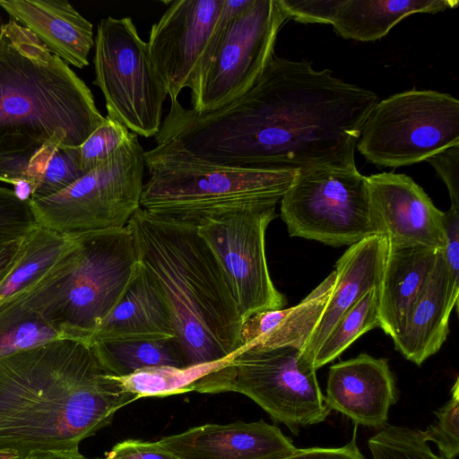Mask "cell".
<instances>
[{
    "mask_svg": "<svg viewBox=\"0 0 459 459\" xmlns=\"http://www.w3.org/2000/svg\"><path fill=\"white\" fill-rule=\"evenodd\" d=\"M458 305L452 299L443 254L434 271L391 337L405 359L420 366L437 353L449 333V317Z\"/></svg>",
    "mask_w": 459,
    "mask_h": 459,
    "instance_id": "cell-21",
    "label": "cell"
},
{
    "mask_svg": "<svg viewBox=\"0 0 459 459\" xmlns=\"http://www.w3.org/2000/svg\"><path fill=\"white\" fill-rule=\"evenodd\" d=\"M459 145V100L432 90H410L377 100L356 147L379 167L410 166Z\"/></svg>",
    "mask_w": 459,
    "mask_h": 459,
    "instance_id": "cell-10",
    "label": "cell"
},
{
    "mask_svg": "<svg viewBox=\"0 0 459 459\" xmlns=\"http://www.w3.org/2000/svg\"><path fill=\"white\" fill-rule=\"evenodd\" d=\"M446 246L443 256L448 276V289L452 299H459V208L451 206L444 212Z\"/></svg>",
    "mask_w": 459,
    "mask_h": 459,
    "instance_id": "cell-36",
    "label": "cell"
},
{
    "mask_svg": "<svg viewBox=\"0 0 459 459\" xmlns=\"http://www.w3.org/2000/svg\"><path fill=\"white\" fill-rule=\"evenodd\" d=\"M71 236L72 251L44 288V315L65 338L89 342L138 273L140 253L128 223Z\"/></svg>",
    "mask_w": 459,
    "mask_h": 459,
    "instance_id": "cell-5",
    "label": "cell"
},
{
    "mask_svg": "<svg viewBox=\"0 0 459 459\" xmlns=\"http://www.w3.org/2000/svg\"><path fill=\"white\" fill-rule=\"evenodd\" d=\"M276 204L214 212L197 223L232 290L240 316L283 308L286 299L274 286L265 255V231Z\"/></svg>",
    "mask_w": 459,
    "mask_h": 459,
    "instance_id": "cell-13",
    "label": "cell"
},
{
    "mask_svg": "<svg viewBox=\"0 0 459 459\" xmlns=\"http://www.w3.org/2000/svg\"><path fill=\"white\" fill-rule=\"evenodd\" d=\"M451 398L437 412L436 421L424 430L428 442H434L443 459H455L459 454V381L456 378Z\"/></svg>",
    "mask_w": 459,
    "mask_h": 459,
    "instance_id": "cell-34",
    "label": "cell"
},
{
    "mask_svg": "<svg viewBox=\"0 0 459 459\" xmlns=\"http://www.w3.org/2000/svg\"><path fill=\"white\" fill-rule=\"evenodd\" d=\"M150 178L141 208L197 226L204 216L259 204H277L298 170L239 168L169 153H143Z\"/></svg>",
    "mask_w": 459,
    "mask_h": 459,
    "instance_id": "cell-6",
    "label": "cell"
},
{
    "mask_svg": "<svg viewBox=\"0 0 459 459\" xmlns=\"http://www.w3.org/2000/svg\"><path fill=\"white\" fill-rule=\"evenodd\" d=\"M387 249L386 238L376 234L350 246L338 259L332 292L299 357L305 368L314 369L315 354L333 325L363 295L379 286Z\"/></svg>",
    "mask_w": 459,
    "mask_h": 459,
    "instance_id": "cell-18",
    "label": "cell"
},
{
    "mask_svg": "<svg viewBox=\"0 0 459 459\" xmlns=\"http://www.w3.org/2000/svg\"><path fill=\"white\" fill-rule=\"evenodd\" d=\"M86 83L26 28L0 27V138L63 137L80 146L104 121Z\"/></svg>",
    "mask_w": 459,
    "mask_h": 459,
    "instance_id": "cell-4",
    "label": "cell"
},
{
    "mask_svg": "<svg viewBox=\"0 0 459 459\" xmlns=\"http://www.w3.org/2000/svg\"><path fill=\"white\" fill-rule=\"evenodd\" d=\"M366 178L374 221L388 244L444 249V212L411 177L384 172Z\"/></svg>",
    "mask_w": 459,
    "mask_h": 459,
    "instance_id": "cell-15",
    "label": "cell"
},
{
    "mask_svg": "<svg viewBox=\"0 0 459 459\" xmlns=\"http://www.w3.org/2000/svg\"><path fill=\"white\" fill-rule=\"evenodd\" d=\"M158 443L178 459H282L297 450L278 427L263 420L204 424Z\"/></svg>",
    "mask_w": 459,
    "mask_h": 459,
    "instance_id": "cell-16",
    "label": "cell"
},
{
    "mask_svg": "<svg viewBox=\"0 0 459 459\" xmlns=\"http://www.w3.org/2000/svg\"><path fill=\"white\" fill-rule=\"evenodd\" d=\"M229 357L185 368L150 367L125 377H114L123 391L134 394L138 399L180 394L195 391L196 384L209 373L222 367Z\"/></svg>",
    "mask_w": 459,
    "mask_h": 459,
    "instance_id": "cell-29",
    "label": "cell"
},
{
    "mask_svg": "<svg viewBox=\"0 0 459 459\" xmlns=\"http://www.w3.org/2000/svg\"><path fill=\"white\" fill-rule=\"evenodd\" d=\"M0 27H1V23H0Z\"/></svg>",
    "mask_w": 459,
    "mask_h": 459,
    "instance_id": "cell-44",
    "label": "cell"
},
{
    "mask_svg": "<svg viewBox=\"0 0 459 459\" xmlns=\"http://www.w3.org/2000/svg\"><path fill=\"white\" fill-rule=\"evenodd\" d=\"M325 403L354 424L382 429L390 407L396 402V388L388 360L361 353L340 361L328 371Z\"/></svg>",
    "mask_w": 459,
    "mask_h": 459,
    "instance_id": "cell-17",
    "label": "cell"
},
{
    "mask_svg": "<svg viewBox=\"0 0 459 459\" xmlns=\"http://www.w3.org/2000/svg\"><path fill=\"white\" fill-rule=\"evenodd\" d=\"M282 459H364L356 442V431L351 440L343 446L333 448H301Z\"/></svg>",
    "mask_w": 459,
    "mask_h": 459,
    "instance_id": "cell-40",
    "label": "cell"
},
{
    "mask_svg": "<svg viewBox=\"0 0 459 459\" xmlns=\"http://www.w3.org/2000/svg\"><path fill=\"white\" fill-rule=\"evenodd\" d=\"M137 396L85 341L60 338L0 359V453L79 450Z\"/></svg>",
    "mask_w": 459,
    "mask_h": 459,
    "instance_id": "cell-2",
    "label": "cell"
},
{
    "mask_svg": "<svg viewBox=\"0 0 459 459\" xmlns=\"http://www.w3.org/2000/svg\"><path fill=\"white\" fill-rule=\"evenodd\" d=\"M128 224L141 264L169 307L186 366L218 361L238 350L242 318L229 281L197 226L143 208Z\"/></svg>",
    "mask_w": 459,
    "mask_h": 459,
    "instance_id": "cell-3",
    "label": "cell"
},
{
    "mask_svg": "<svg viewBox=\"0 0 459 459\" xmlns=\"http://www.w3.org/2000/svg\"><path fill=\"white\" fill-rule=\"evenodd\" d=\"M376 327H380L378 287L368 290L337 321L316 351L312 368L316 370L333 361Z\"/></svg>",
    "mask_w": 459,
    "mask_h": 459,
    "instance_id": "cell-30",
    "label": "cell"
},
{
    "mask_svg": "<svg viewBox=\"0 0 459 459\" xmlns=\"http://www.w3.org/2000/svg\"><path fill=\"white\" fill-rule=\"evenodd\" d=\"M368 445L373 459H443L432 452L419 429L387 425Z\"/></svg>",
    "mask_w": 459,
    "mask_h": 459,
    "instance_id": "cell-31",
    "label": "cell"
},
{
    "mask_svg": "<svg viewBox=\"0 0 459 459\" xmlns=\"http://www.w3.org/2000/svg\"><path fill=\"white\" fill-rule=\"evenodd\" d=\"M152 25L148 53L170 101L191 89L206 63L221 25L224 0H176Z\"/></svg>",
    "mask_w": 459,
    "mask_h": 459,
    "instance_id": "cell-14",
    "label": "cell"
},
{
    "mask_svg": "<svg viewBox=\"0 0 459 459\" xmlns=\"http://www.w3.org/2000/svg\"><path fill=\"white\" fill-rule=\"evenodd\" d=\"M174 337L176 329L167 301L141 264L129 289L95 329L89 342L152 341Z\"/></svg>",
    "mask_w": 459,
    "mask_h": 459,
    "instance_id": "cell-20",
    "label": "cell"
},
{
    "mask_svg": "<svg viewBox=\"0 0 459 459\" xmlns=\"http://www.w3.org/2000/svg\"><path fill=\"white\" fill-rule=\"evenodd\" d=\"M93 64V84L104 96L107 117L135 134L155 136L168 92L152 67L147 42L130 17L100 21Z\"/></svg>",
    "mask_w": 459,
    "mask_h": 459,
    "instance_id": "cell-12",
    "label": "cell"
},
{
    "mask_svg": "<svg viewBox=\"0 0 459 459\" xmlns=\"http://www.w3.org/2000/svg\"><path fill=\"white\" fill-rule=\"evenodd\" d=\"M137 134L65 189L29 202L39 227L71 236L126 226L141 208L145 161Z\"/></svg>",
    "mask_w": 459,
    "mask_h": 459,
    "instance_id": "cell-9",
    "label": "cell"
},
{
    "mask_svg": "<svg viewBox=\"0 0 459 459\" xmlns=\"http://www.w3.org/2000/svg\"><path fill=\"white\" fill-rule=\"evenodd\" d=\"M74 237L38 227L23 238L21 255L0 283V303L25 291L46 277L69 254Z\"/></svg>",
    "mask_w": 459,
    "mask_h": 459,
    "instance_id": "cell-26",
    "label": "cell"
},
{
    "mask_svg": "<svg viewBox=\"0 0 459 459\" xmlns=\"http://www.w3.org/2000/svg\"><path fill=\"white\" fill-rule=\"evenodd\" d=\"M61 146H67L61 136L49 140L21 135L0 138V181L13 185L16 191L29 189L32 195Z\"/></svg>",
    "mask_w": 459,
    "mask_h": 459,
    "instance_id": "cell-27",
    "label": "cell"
},
{
    "mask_svg": "<svg viewBox=\"0 0 459 459\" xmlns=\"http://www.w3.org/2000/svg\"><path fill=\"white\" fill-rule=\"evenodd\" d=\"M22 241H13L0 245V283L17 263L22 247Z\"/></svg>",
    "mask_w": 459,
    "mask_h": 459,
    "instance_id": "cell-41",
    "label": "cell"
},
{
    "mask_svg": "<svg viewBox=\"0 0 459 459\" xmlns=\"http://www.w3.org/2000/svg\"><path fill=\"white\" fill-rule=\"evenodd\" d=\"M78 147L61 146L56 150L39 186L30 198L55 195L71 186L85 174L80 165Z\"/></svg>",
    "mask_w": 459,
    "mask_h": 459,
    "instance_id": "cell-35",
    "label": "cell"
},
{
    "mask_svg": "<svg viewBox=\"0 0 459 459\" xmlns=\"http://www.w3.org/2000/svg\"><path fill=\"white\" fill-rule=\"evenodd\" d=\"M0 7L68 65H89L93 26L68 1L0 0Z\"/></svg>",
    "mask_w": 459,
    "mask_h": 459,
    "instance_id": "cell-19",
    "label": "cell"
},
{
    "mask_svg": "<svg viewBox=\"0 0 459 459\" xmlns=\"http://www.w3.org/2000/svg\"><path fill=\"white\" fill-rule=\"evenodd\" d=\"M342 0H280L288 17L302 23L333 24Z\"/></svg>",
    "mask_w": 459,
    "mask_h": 459,
    "instance_id": "cell-37",
    "label": "cell"
},
{
    "mask_svg": "<svg viewBox=\"0 0 459 459\" xmlns=\"http://www.w3.org/2000/svg\"><path fill=\"white\" fill-rule=\"evenodd\" d=\"M101 459H178L158 441L126 439L117 443Z\"/></svg>",
    "mask_w": 459,
    "mask_h": 459,
    "instance_id": "cell-39",
    "label": "cell"
},
{
    "mask_svg": "<svg viewBox=\"0 0 459 459\" xmlns=\"http://www.w3.org/2000/svg\"><path fill=\"white\" fill-rule=\"evenodd\" d=\"M456 0H342L333 27L346 39L371 42L415 13H437L455 8Z\"/></svg>",
    "mask_w": 459,
    "mask_h": 459,
    "instance_id": "cell-24",
    "label": "cell"
},
{
    "mask_svg": "<svg viewBox=\"0 0 459 459\" xmlns=\"http://www.w3.org/2000/svg\"><path fill=\"white\" fill-rule=\"evenodd\" d=\"M130 131L120 122L106 117L78 147L82 169L87 173L112 156L128 139Z\"/></svg>",
    "mask_w": 459,
    "mask_h": 459,
    "instance_id": "cell-32",
    "label": "cell"
},
{
    "mask_svg": "<svg viewBox=\"0 0 459 459\" xmlns=\"http://www.w3.org/2000/svg\"><path fill=\"white\" fill-rule=\"evenodd\" d=\"M26 459H87L79 450L66 452L39 453L28 456Z\"/></svg>",
    "mask_w": 459,
    "mask_h": 459,
    "instance_id": "cell-42",
    "label": "cell"
},
{
    "mask_svg": "<svg viewBox=\"0 0 459 459\" xmlns=\"http://www.w3.org/2000/svg\"><path fill=\"white\" fill-rule=\"evenodd\" d=\"M98 459H101V458H98Z\"/></svg>",
    "mask_w": 459,
    "mask_h": 459,
    "instance_id": "cell-45",
    "label": "cell"
},
{
    "mask_svg": "<svg viewBox=\"0 0 459 459\" xmlns=\"http://www.w3.org/2000/svg\"><path fill=\"white\" fill-rule=\"evenodd\" d=\"M280 203L281 217L291 237L342 247L379 234L367 178L357 168L298 170Z\"/></svg>",
    "mask_w": 459,
    "mask_h": 459,
    "instance_id": "cell-11",
    "label": "cell"
},
{
    "mask_svg": "<svg viewBox=\"0 0 459 459\" xmlns=\"http://www.w3.org/2000/svg\"><path fill=\"white\" fill-rule=\"evenodd\" d=\"M426 161L432 165L446 184L451 206L459 208V145L442 151Z\"/></svg>",
    "mask_w": 459,
    "mask_h": 459,
    "instance_id": "cell-38",
    "label": "cell"
},
{
    "mask_svg": "<svg viewBox=\"0 0 459 459\" xmlns=\"http://www.w3.org/2000/svg\"><path fill=\"white\" fill-rule=\"evenodd\" d=\"M38 227L29 200L0 186V245L22 240Z\"/></svg>",
    "mask_w": 459,
    "mask_h": 459,
    "instance_id": "cell-33",
    "label": "cell"
},
{
    "mask_svg": "<svg viewBox=\"0 0 459 459\" xmlns=\"http://www.w3.org/2000/svg\"><path fill=\"white\" fill-rule=\"evenodd\" d=\"M378 98L368 89L275 55L242 95L213 110L170 105V151L210 163L300 170L355 169V148Z\"/></svg>",
    "mask_w": 459,
    "mask_h": 459,
    "instance_id": "cell-1",
    "label": "cell"
},
{
    "mask_svg": "<svg viewBox=\"0 0 459 459\" xmlns=\"http://www.w3.org/2000/svg\"><path fill=\"white\" fill-rule=\"evenodd\" d=\"M90 344L100 364L116 377H125L156 366L186 367L181 345L176 337L152 341L96 342Z\"/></svg>",
    "mask_w": 459,
    "mask_h": 459,
    "instance_id": "cell-28",
    "label": "cell"
},
{
    "mask_svg": "<svg viewBox=\"0 0 459 459\" xmlns=\"http://www.w3.org/2000/svg\"><path fill=\"white\" fill-rule=\"evenodd\" d=\"M334 281L333 270L294 307L260 311L243 319L238 349L293 346L301 351L320 319Z\"/></svg>",
    "mask_w": 459,
    "mask_h": 459,
    "instance_id": "cell-23",
    "label": "cell"
},
{
    "mask_svg": "<svg viewBox=\"0 0 459 459\" xmlns=\"http://www.w3.org/2000/svg\"><path fill=\"white\" fill-rule=\"evenodd\" d=\"M293 346L268 350L238 349L227 362L204 377L195 391L236 392L265 411L272 419L296 432L299 427L324 421L331 410L325 403L316 370L305 368Z\"/></svg>",
    "mask_w": 459,
    "mask_h": 459,
    "instance_id": "cell-8",
    "label": "cell"
},
{
    "mask_svg": "<svg viewBox=\"0 0 459 459\" xmlns=\"http://www.w3.org/2000/svg\"><path fill=\"white\" fill-rule=\"evenodd\" d=\"M45 279L0 303V359L65 338L44 315L40 290Z\"/></svg>",
    "mask_w": 459,
    "mask_h": 459,
    "instance_id": "cell-25",
    "label": "cell"
},
{
    "mask_svg": "<svg viewBox=\"0 0 459 459\" xmlns=\"http://www.w3.org/2000/svg\"><path fill=\"white\" fill-rule=\"evenodd\" d=\"M0 459H22L19 455L11 453H0Z\"/></svg>",
    "mask_w": 459,
    "mask_h": 459,
    "instance_id": "cell-43",
    "label": "cell"
},
{
    "mask_svg": "<svg viewBox=\"0 0 459 459\" xmlns=\"http://www.w3.org/2000/svg\"><path fill=\"white\" fill-rule=\"evenodd\" d=\"M287 20L280 0H224L210 56L190 89L191 108L213 110L247 91L274 56Z\"/></svg>",
    "mask_w": 459,
    "mask_h": 459,
    "instance_id": "cell-7",
    "label": "cell"
},
{
    "mask_svg": "<svg viewBox=\"0 0 459 459\" xmlns=\"http://www.w3.org/2000/svg\"><path fill=\"white\" fill-rule=\"evenodd\" d=\"M443 250L416 245H392L378 286L380 328L393 336L428 283Z\"/></svg>",
    "mask_w": 459,
    "mask_h": 459,
    "instance_id": "cell-22",
    "label": "cell"
}]
</instances>
